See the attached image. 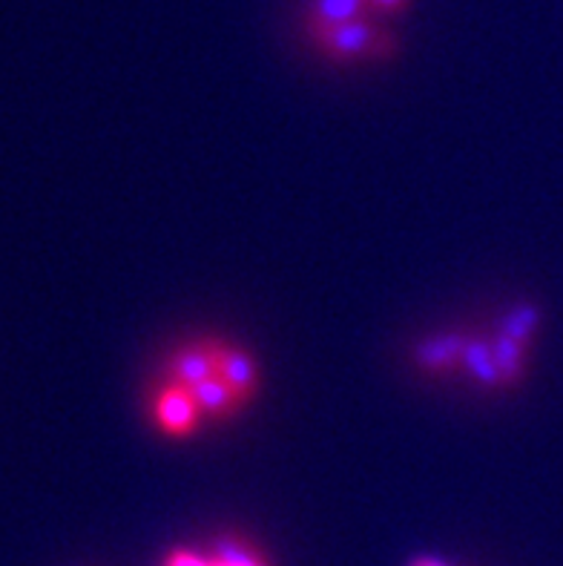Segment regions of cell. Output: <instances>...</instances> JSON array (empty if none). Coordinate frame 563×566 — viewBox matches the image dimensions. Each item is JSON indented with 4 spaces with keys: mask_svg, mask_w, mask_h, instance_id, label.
<instances>
[{
    "mask_svg": "<svg viewBox=\"0 0 563 566\" xmlns=\"http://www.w3.org/2000/svg\"><path fill=\"white\" fill-rule=\"evenodd\" d=\"M316 50L331 61L351 64V61H385L397 52V38L385 32L374 18H357L343 27L331 29L314 38Z\"/></svg>",
    "mask_w": 563,
    "mask_h": 566,
    "instance_id": "1",
    "label": "cell"
},
{
    "mask_svg": "<svg viewBox=\"0 0 563 566\" xmlns=\"http://www.w3.org/2000/svg\"><path fill=\"white\" fill-rule=\"evenodd\" d=\"M153 420H156L158 431H165L170 438H187L199 426L201 411L192 400L190 388L167 380V386L158 388L156 400H153Z\"/></svg>",
    "mask_w": 563,
    "mask_h": 566,
    "instance_id": "2",
    "label": "cell"
},
{
    "mask_svg": "<svg viewBox=\"0 0 563 566\" xmlns=\"http://www.w3.org/2000/svg\"><path fill=\"white\" fill-rule=\"evenodd\" d=\"M216 377L228 382L230 391L236 395V400L242 402V409L253 400L259 388V371L253 357L236 348V345L216 343Z\"/></svg>",
    "mask_w": 563,
    "mask_h": 566,
    "instance_id": "3",
    "label": "cell"
},
{
    "mask_svg": "<svg viewBox=\"0 0 563 566\" xmlns=\"http://www.w3.org/2000/svg\"><path fill=\"white\" fill-rule=\"evenodd\" d=\"M357 18H374L368 0H307L305 32L314 41V38L348 21H357Z\"/></svg>",
    "mask_w": 563,
    "mask_h": 566,
    "instance_id": "4",
    "label": "cell"
},
{
    "mask_svg": "<svg viewBox=\"0 0 563 566\" xmlns=\"http://www.w3.org/2000/svg\"><path fill=\"white\" fill-rule=\"evenodd\" d=\"M216 374V343L207 339V343H192L179 348L173 354L170 363H167V380L179 382V386L192 388L205 382L207 377Z\"/></svg>",
    "mask_w": 563,
    "mask_h": 566,
    "instance_id": "5",
    "label": "cell"
},
{
    "mask_svg": "<svg viewBox=\"0 0 563 566\" xmlns=\"http://www.w3.org/2000/svg\"><path fill=\"white\" fill-rule=\"evenodd\" d=\"M463 331H451V334H437V337L426 339L417 345L414 352V363L428 374H451L463 363V348H466Z\"/></svg>",
    "mask_w": 563,
    "mask_h": 566,
    "instance_id": "6",
    "label": "cell"
},
{
    "mask_svg": "<svg viewBox=\"0 0 563 566\" xmlns=\"http://www.w3.org/2000/svg\"><path fill=\"white\" fill-rule=\"evenodd\" d=\"M460 368L483 388H507L503 386V377H500L498 363H494L492 337H466Z\"/></svg>",
    "mask_w": 563,
    "mask_h": 566,
    "instance_id": "7",
    "label": "cell"
},
{
    "mask_svg": "<svg viewBox=\"0 0 563 566\" xmlns=\"http://www.w3.org/2000/svg\"><path fill=\"white\" fill-rule=\"evenodd\" d=\"M190 391L205 420H228V417H233L236 411L242 409V402L236 400L228 382L216 377V374L207 377L205 382H199V386H192Z\"/></svg>",
    "mask_w": 563,
    "mask_h": 566,
    "instance_id": "8",
    "label": "cell"
},
{
    "mask_svg": "<svg viewBox=\"0 0 563 566\" xmlns=\"http://www.w3.org/2000/svg\"><path fill=\"white\" fill-rule=\"evenodd\" d=\"M526 348L529 345L518 343V339L507 337V334H500V331L492 337L494 363H498L500 377H503V386L507 388L521 382L523 371H526Z\"/></svg>",
    "mask_w": 563,
    "mask_h": 566,
    "instance_id": "9",
    "label": "cell"
},
{
    "mask_svg": "<svg viewBox=\"0 0 563 566\" xmlns=\"http://www.w3.org/2000/svg\"><path fill=\"white\" fill-rule=\"evenodd\" d=\"M538 325H541V311H538L535 305H526V302H523V305H514V308L500 319L498 331L500 334H507V337L518 339V343L529 345L535 339Z\"/></svg>",
    "mask_w": 563,
    "mask_h": 566,
    "instance_id": "10",
    "label": "cell"
},
{
    "mask_svg": "<svg viewBox=\"0 0 563 566\" xmlns=\"http://www.w3.org/2000/svg\"><path fill=\"white\" fill-rule=\"evenodd\" d=\"M216 558H219L225 566H262L257 560V555L250 553L248 546L236 544V541H221L219 555H216Z\"/></svg>",
    "mask_w": 563,
    "mask_h": 566,
    "instance_id": "11",
    "label": "cell"
},
{
    "mask_svg": "<svg viewBox=\"0 0 563 566\" xmlns=\"http://www.w3.org/2000/svg\"><path fill=\"white\" fill-rule=\"evenodd\" d=\"M165 566H225L219 558L213 560H201L199 555L192 553H185V549H179V553H173L170 558H167Z\"/></svg>",
    "mask_w": 563,
    "mask_h": 566,
    "instance_id": "12",
    "label": "cell"
},
{
    "mask_svg": "<svg viewBox=\"0 0 563 566\" xmlns=\"http://www.w3.org/2000/svg\"><path fill=\"white\" fill-rule=\"evenodd\" d=\"M374 14H403L411 9V0H368Z\"/></svg>",
    "mask_w": 563,
    "mask_h": 566,
    "instance_id": "13",
    "label": "cell"
}]
</instances>
